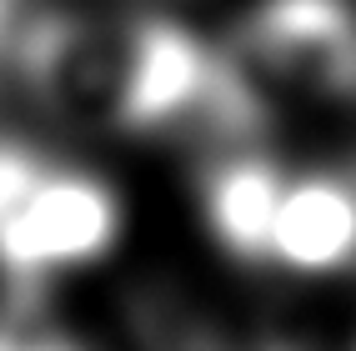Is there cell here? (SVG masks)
Returning a JSON list of instances; mask_svg holds the SVG:
<instances>
[{"mask_svg": "<svg viewBox=\"0 0 356 351\" xmlns=\"http://www.w3.org/2000/svg\"><path fill=\"white\" fill-rule=\"evenodd\" d=\"M115 226L121 211L106 181L45 166L10 216H0V266L15 281H45L60 266L96 261L115 241Z\"/></svg>", "mask_w": 356, "mask_h": 351, "instance_id": "7a4b0ae2", "label": "cell"}, {"mask_svg": "<svg viewBox=\"0 0 356 351\" xmlns=\"http://www.w3.org/2000/svg\"><path fill=\"white\" fill-rule=\"evenodd\" d=\"M281 186L286 181L271 161L241 151L206 171V221L226 251L246 256V261H271V221Z\"/></svg>", "mask_w": 356, "mask_h": 351, "instance_id": "8992f818", "label": "cell"}, {"mask_svg": "<svg viewBox=\"0 0 356 351\" xmlns=\"http://www.w3.org/2000/svg\"><path fill=\"white\" fill-rule=\"evenodd\" d=\"M0 351H81V346L56 326L20 316V321H0Z\"/></svg>", "mask_w": 356, "mask_h": 351, "instance_id": "ba28073f", "label": "cell"}, {"mask_svg": "<svg viewBox=\"0 0 356 351\" xmlns=\"http://www.w3.org/2000/svg\"><path fill=\"white\" fill-rule=\"evenodd\" d=\"M216 51L161 15L131 20V70H126V101H121V131H165L181 126L186 111L211 81Z\"/></svg>", "mask_w": 356, "mask_h": 351, "instance_id": "277c9868", "label": "cell"}, {"mask_svg": "<svg viewBox=\"0 0 356 351\" xmlns=\"http://www.w3.org/2000/svg\"><path fill=\"white\" fill-rule=\"evenodd\" d=\"M40 171H45V161L31 146H20V140H0V216H10L15 201L35 186Z\"/></svg>", "mask_w": 356, "mask_h": 351, "instance_id": "52a82bcc", "label": "cell"}, {"mask_svg": "<svg viewBox=\"0 0 356 351\" xmlns=\"http://www.w3.org/2000/svg\"><path fill=\"white\" fill-rule=\"evenodd\" d=\"M26 20H31L26 0H0V65L15 60V40L26 31Z\"/></svg>", "mask_w": 356, "mask_h": 351, "instance_id": "9c48e42d", "label": "cell"}, {"mask_svg": "<svg viewBox=\"0 0 356 351\" xmlns=\"http://www.w3.org/2000/svg\"><path fill=\"white\" fill-rule=\"evenodd\" d=\"M26 90L70 126H121L126 70H131V20L40 10L15 40Z\"/></svg>", "mask_w": 356, "mask_h": 351, "instance_id": "6da1fadb", "label": "cell"}, {"mask_svg": "<svg viewBox=\"0 0 356 351\" xmlns=\"http://www.w3.org/2000/svg\"><path fill=\"white\" fill-rule=\"evenodd\" d=\"M271 256L296 271H331L356 256V181H286L271 221Z\"/></svg>", "mask_w": 356, "mask_h": 351, "instance_id": "5b68a950", "label": "cell"}, {"mask_svg": "<svg viewBox=\"0 0 356 351\" xmlns=\"http://www.w3.org/2000/svg\"><path fill=\"white\" fill-rule=\"evenodd\" d=\"M246 70L326 101L356 96V6L351 0H261L241 26Z\"/></svg>", "mask_w": 356, "mask_h": 351, "instance_id": "3957f363", "label": "cell"}]
</instances>
